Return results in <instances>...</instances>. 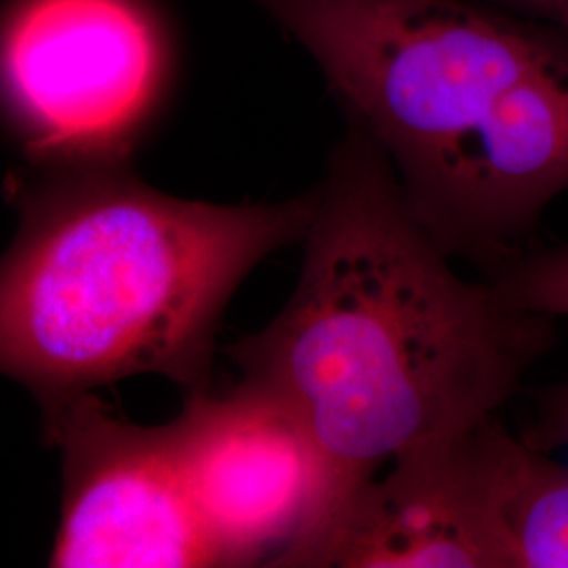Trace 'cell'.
<instances>
[{
	"mask_svg": "<svg viewBox=\"0 0 568 568\" xmlns=\"http://www.w3.org/2000/svg\"><path fill=\"white\" fill-rule=\"evenodd\" d=\"M316 194L295 293L227 347L302 417L325 464L321 511L276 567H326L382 467L499 415L556 339V318L455 270L361 122Z\"/></svg>",
	"mask_w": 568,
	"mask_h": 568,
	"instance_id": "cell-1",
	"label": "cell"
},
{
	"mask_svg": "<svg viewBox=\"0 0 568 568\" xmlns=\"http://www.w3.org/2000/svg\"><path fill=\"white\" fill-rule=\"evenodd\" d=\"M523 436L532 447L548 450V453L567 445L568 382L544 392V396L537 403V415Z\"/></svg>",
	"mask_w": 568,
	"mask_h": 568,
	"instance_id": "cell-10",
	"label": "cell"
},
{
	"mask_svg": "<svg viewBox=\"0 0 568 568\" xmlns=\"http://www.w3.org/2000/svg\"><path fill=\"white\" fill-rule=\"evenodd\" d=\"M0 276V363L42 410L135 375L204 392L225 305L304 241L316 190L281 204L175 199L126 163L34 166Z\"/></svg>",
	"mask_w": 568,
	"mask_h": 568,
	"instance_id": "cell-3",
	"label": "cell"
},
{
	"mask_svg": "<svg viewBox=\"0 0 568 568\" xmlns=\"http://www.w3.org/2000/svg\"><path fill=\"white\" fill-rule=\"evenodd\" d=\"M474 427L389 464L349 509L326 567L499 568Z\"/></svg>",
	"mask_w": 568,
	"mask_h": 568,
	"instance_id": "cell-7",
	"label": "cell"
},
{
	"mask_svg": "<svg viewBox=\"0 0 568 568\" xmlns=\"http://www.w3.org/2000/svg\"><path fill=\"white\" fill-rule=\"evenodd\" d=\"M386 152L408 206L483 278L568 190V37L490 2L257 0Z\"/></svg>",
	"mask_w": 568,
	"mask_h": 568,
	"instance_id": "cell-2",
	"label": "cell"
},
{
	"mask_svg": "<svg viewBox=\"0 0 568 568\" xmlns=\"http://www.w3.org/2000/svg\"><path fill=\"white\" fill-rule=\"evenodd\" d=\"M163 23L143 0H16L2 98L34 166L126 163L169 81Z\"/></svg>",
	"mask_w": 568,
	"mask_h": 568,
	"instance_id": "cell-4",
	"label": "cell"
},
{
	"mask_svg": "<svg viewBox=\"0 0 568 568\" xmlns=\"http://www.w3.org/2000/svg\"><path fill=\"white\" fill-rule=\"evenodd\" d=\"M471 440L499 568H568V466L499 415L474 427Z\"/></svg>",
	"mask_w": 568,
	"mask_h": 568,
	"instance_id": "cell-8",
	"label": "cell"
},
{
	"mask_svg": "<svg viewBox=\"0 0 568 568\" xmlns=\"http://www.w3.org/2000/svg\"><path fill=\"white\" fill-rule=\"evenodd\" d=\"M60 448L55 568L217 567L171 424L140 426L89 392L42 410Z\"/></svg>",
	"mask_w": 568,
	"mask_h": 568,
	"instance_id": "cell-5",
	"label": "cell"
},
{
	"mask_svg": "<svg viewBox=\"0 0 568 568\" xmlns=\"http://www.w3.org/2000/svg\"><path fill=\"white\" fill-rule=\"evenodd\" d=\"M528 20L541 21L568 37V0H488Z\"/></svg>",
	"mask_w": 568,
	"mask_h": 568,
	"instance_id": "cell-11",
	"label": "cell"
},
{
	"mask_svg": "<svg viewBox=\"0 0 568 568\" xmlns=\"http://www.w3.org/2000/svg\"><path fill=\"white\" fill-rule=\"evenodd\" d=\"M562 448H568V440H567V445H565V447H562Z\"/></svg>",
	"mask_w": 568,
	"mask_h": 568,
	"instance_id": "cell-12",
	"label": "cell"
},
{
	"mask_svg": "<svg viewBox=\"0 0 568 568\" xmlns=\"http://www.w3.org/2000/svg\"><path fill=\"white\" fill-rule=\"evenodd\" d=\"M217 567H276L314 525L325 464L302 417L255 382L190 394L171 422Z\"/></svg>",
	"mask_w": 568,
	"mask_h": 568,
	"instance_id": "cell-6",
	"label": "cell"
},
{
	"mask_svg": "<svg viewBox=\"0 0 568 568\" xmlns=\"http://www.w3.org/2000/svg\"><path fill=\"white\" fill-rule=\"evenodd\" d=\"M514 304L551 318H568V244L528 248L488 278Z\"/></svg>",
	"mask_w": 568,
	"mask_h": 568,
	"instance_id": "cell-9",
	"label": "cell"
}]
</instances>
